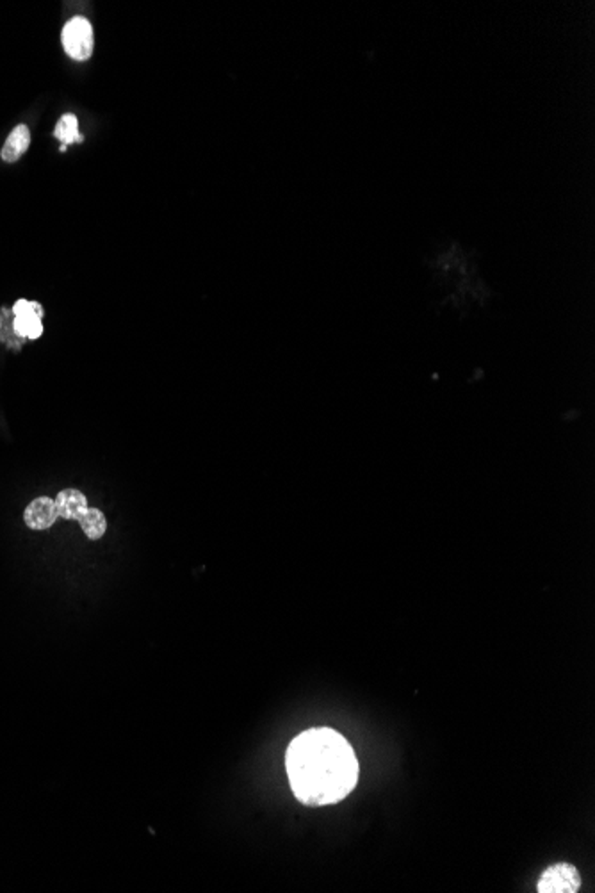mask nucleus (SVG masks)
I'll return each mask as SVG.
<instances>
[{
	"label": "nucleus",
	"instance_id": "6e6552de",
	"mask_svg": "<svg viewBox=\"0 0 595 893\" xmlns=\"http://www.w3.org/2000/svg\"><path fill=\"white\" fill-rule=\"evenodd\" d=\"M79 523H80V528L84 530L86 537L91 539V541L102 539L103 533H105V530H107V519H105L103 512L98 510V509H89L87 507V510L80 516Z\"/></svg>",
	"mask_w": 595,
	"mask_h": 893
},
{
	"label": "nucleus",
	"instance_id": "20e7f679",
	"mask_svg": "<svg viewBox=\"0 0 595 893\" xmlns=\"http://www.w3.org/2000/svg\"><path fill=\"white\" fill-rule=\"evenodd\" d=\"M14 321L12 328L16 330L18 335L29 337V339H37L43 334V307L37 302H27L20 300L12 307Z\"/></svg>",
	"mask_w": 595,
	"mask_h": 893
},
{
	"label": "nucleus",
	"instance_id": "423d86ee",
	"mask_svg": "<svg viewBox=\"0 0 595 893\" xmlns=\"http://www.w3.org/2000/svg\"><path fill=\"white\" fill-rule=\"evenodd\" d=\"M54 501H55L57 516L61 519H66V521H79L80 516L87 510V500L77 489L61 491Z\"/></svg>",
	"mask_w": 595,
	"mask_h": 893
},
{
	"label": "nucleus",
	"instance_id": "f03ea898",
	"mask_svg": "<svg viewBox=\"0 0 595 893\" xmlns=\"http://www.w3.org/2000/svg\"><path fill=\"white\" fill-rule=\"evenodd\" d=\"M61 39H62L64 52L71 59H75V61L89 59V55L93 52V29L86 18L77 16V18L70 20L62 29Z\"/></svg>",
	"mask_w": 595,
	"mask_h": 893
},
{
	"label": "nucleus",
	"instance_id": "f257e3e1",
	"mask_svg": "<svg viewBox=\"0 0 595 893\" xmlns=\"http://www.w3.org/2000/svg\"><path fill=\"white\" fill-rule=\"evenodd\" d=\"M285 771L294 798L305 806L335 805L359 781V762L350 742L330 728L300 733L287 748Z\"/></svg>",
	"mask_w": 595,
	"mask_h": 893
},
{
	"label": "nucleus",
	"instance_id": "0eeeda50",
	"mask_svg": "<svg viewBox=\"0 0 595 893\" xmlns=\"http://www.w3.org/2000/svg\"><path fill=\"white\" fill-rule=\"evenodd\" d=\"M30 145V132L25 125H18L12 128L9 137L4 143L2 148V159L5 162H16L29 148Z\"/></svg>",
	"mask_w": 595,
	"mask_h": 893
},
{
	"label": "nucleus",
	"instance_id": "1a4fd4ad",
	"mask_svg": "<svg viewBox=\"0 0 595 893\" xmlns=\"http://www.w3.org/2000/svg\"><path fill=\"white\" fill-rule=\"evenodd\" d=\"M54 136L59 141H62L64 146L70 145V143H73V141H82V136L79 134V121H77V118L73 114H64L59 120Z\"/></svg>",
	"mask_w": 595,
	"mask_h": 893
},
{
	"label": "nucleus",
	"instance_id": "39448f33",
	"mask_svg": "<svg viewBox=\"0 0 595 893\" xmlns=\"http://www.w3.org/2000/svg\"><path fill=\"white\" fill-rule=\"evenodd\" d=\"M55 501L41 496L30 501L23 512V521L30 530H48L57 519Z\"/></svg>",
	"mask_w": 595,
	"mask_h": 893
},
{
	"label": "nucleus",
	"instance_id": "7ed1b4c3",
	"mask_svg": "<svg viewBox=\"0 0 595 893\" xmlns=\"http://www.w3.org/2000/svg\"><path fill=\"white\" fill-rule=\"evenodd\" d=\"M582 889V876L571 864H555L548 867L539 883V893H576Z\"/></svg>",
	"mask_w": 595,
	"mask_h": 893
}]
</instances>
